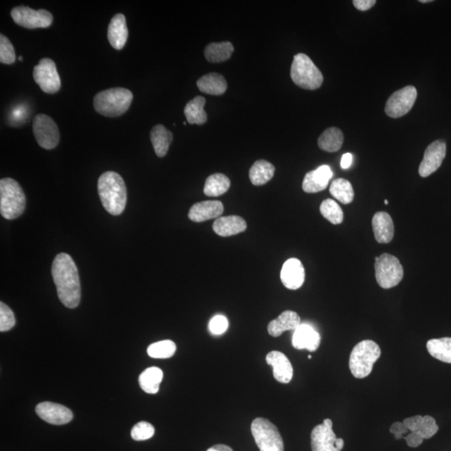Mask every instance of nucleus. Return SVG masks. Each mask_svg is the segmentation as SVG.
I'll return each mask as SVG.
<instances>
[{
  "mask_svg": "<svg viewBox=\"0 0 451 451\" xmlns=\"http://www.w3.org/2000/svg\"><path fill=\"white\" fill-rule=\"evenodd\" d=\"M52 276L61 303L66 308H77L81 302V283L77 267L69 254L61 253L54 258Z\"/></svg>",
  "mask_w": 451,
  "mask_h": 451,
  "instance_id": "1",
  "label": "nucleus"
},
{
  "mask_svg": "<svg viewBox=\"0 0 451 451\" xmlns=\"http://www.w3.org/2000/svg\"><path fill=\"white\" fill-rule=\"evenodd\" d=\"M98 193L103 207L111 215L118 216L125 210L127 200V187L120 175L106 171L98 181Z\"/></svg>",
  "mask_w": 451,
  "mask_h": 451,
  "instance_id": "2",
  "label": "nucleus"
},
{
  "mask_svg": "<svg viewBox=\"0 0 451 451\" xmlns=\"http://www.w3.org/2000/svg\"><path fill=\"white\" fill-rule=\"evenodd\" d=\"M133 100L131 90L111 88L96 94L94 107L96 112L106 117H118L128 111Z\"/></svg>",
  "mask_w": 451,
  "mask_h": 451,
  "instance_id": "3",
  "label": "nucleus"
},
{
  "mask_svg": "<svg viewBox=\"0 0 451 451\" xmlns=\"http://www.w3.org/2000/svg\"><path fill=\"white\" fill-rule=\"evenodd\" d=\"M26 198L22 187L12 178L0 181V212L3 219L13 220L23 214Z\"/></svg>",
  "mask_w": 451,
  "mask_h": 451,
  "instance_id": "4",
  "label": "nucleus"
},
{
  "mask_svg": "<svg viewBox=\"0 0 451 451\" xmlns=\"http://www.w3.org/2000/svg\"><path fill=\"white\" fill-rule=\"evenodd\" d=\"M380 356L381 349L373 340L358 342L354 347L349 357V370L354 377L363 379L369 376Z\"/></svg>",
  "mask_w": 451,
  "mask_h": 451,
  "instance_id": "5",
  "label": "nucleus"
},
{
  "mask_svg": "<svg viewBox=\"0 0 451 451\" xmlns=\"http://www.w3.org/2000/svg\"><path fill=\"white\" fill-rule=\"evenodd\" d=\"M291 78L296 86L305 90H316L324 82L323 74L306 54H298L291 66Z\"/></svg>",
  "mask_w": 451,
  "mask_h": 451,
  "instance_id": "6",
  "label": "nucleus"
},
{
  "mask_svg": "<svg viewBox=\"0 0 451 451\" xmlns=\"http://www.w3.org/2000/svg\"><path fill=\"white\" fill-rule=\"evenodd\" d=\"M251 432L260 451H284L281 434L269 420L257 418L251 425Z\"/></svg>",
  "mask_w": 451,
  "mask_h": 451,
  "instance_id": "7",
  "label": "nucleus"
},
{
  "mask_svg": "<svg viewBox=\"0 0 451 451\" xmlns=\"http://www.w3.org/2000/svg\"><path fill=\"white\" fill-rule=\"evenodd\" d=\"M375 277L380 287L388 290L402 281L404 269L399 259L393 255L383 253L374 263Z\"/></svg>",
  "mask_w": 451,
  "mask_h": 451,
  "instance_id": "8",
  "label": "nucleus"
},
{
  "mask_svg": "<svg viewBox=\"0 0 451 451\" xmlns=\"http://www.w3.org/2000/svg\"><path fill=\"white\" fill-rule=\"evenodd\" d=\"M33 132L37 143L42 148L52 150L56 148L60 141V132L52 117L37 115L33 121Z\"/></svg>",
  "mask_w": 451,
  "mask_h": 451,
  "instance_id": "9",
  "label": "nucleus"
},
{
  "mask_svg": "<svg viewBox=\"0 0 451 451\" xmlns=\"http://www.w3.org/2000/svg\"><path fill=\"white\" fill-rule=\"evenodd\" d=\"M33 77L40 89L48 94H54L60 90L61 81L56 63L49 58H44L33 70Z\"/></svg>",
  "mask_w": 451,
  "mask_h": 451,
  "instance_id": "10",
  "label": "nucleus"
},
{
  "mask_svg": "<svg viewBox=\"0 0 451 451\" xmlns=\"http://www.w3.org/2000/svg\"><path fill=\"white\" fill-rule=\"evenodd\" d=\"M11 17L17 24L26 29L47 28L53 22L52 13L46 10H33L27 6L13 8Z\"/></svg>",
  "mask_w": 451,
  "mask_h": 451,
  "instance_id": "11",
  "label": "nucleus"
},
{
  "mask_svg": "<svg viewBox=\"0 0 451 451\" xmlns=\"http://www.w3.org/2000/svg\"><path fill=\"white\" fill-rule=\"evenodd\" d=\"M416 98V88L413 86H405L390 95L384 111L391 118H399L411 111Z\"/></svg>",
  "mask_w": 451,
  "mask_h": 451,
  "instance_id": "12",
  "label": "nucleus"
},
{
  "mask_svg": "<svg viewBox=\"0 0 451 451\" xmlns=\"http://www.w3.org/2000/svg\"><path fill=\"white\" fill-rule=\"evenodd\" d=\"M446 156V144L445 141L437 140L432 142L426 148L423 161L419 167L421 177H427L440 168Z\"/></svg>",
  "mask_w": 451,
  "mask_h": 451,
  "instance_id": "13",
  "label": "nucleus"
},
{
  "mask_svg": "<svg viewBox=\"0 0 451 451\" xmlns=\"http://www.w3.org/2000/svg\"><path fill=\"white\" fill-rule=\"evenodd\" d=\"M333 430V422L330 419L324 420L323 424L315 426L311 433L312 451H341L335 446L337 440Z\"/></svg>",
  "mask_w": 451,
  "mask_h": 451,
  "instance_id": "14",
  "label": "nucleus"
},
{
  "mask_svg": "<svg viewBox=\"0 0 451 451\" xmlns=\"http://www.w3.org/2000/svg\"><path fill=\"white\" fill-rule=\"evenodd\" d=\"M35 411L40 419L52 425L68 424L73 419V413L70 409L56 403H40L37 405Z\"/></svg>",
  "mask_w": 451,
  "mask_h": 451,
  "instance_id": "15",
  "label": "nucleus"
},
{
  "mask_svg": "<svg viewBox=\"0 0 451 451\" xmlns=\"http://www.w3.org/2000/svg\"><path fill=\"white\" fill-rule=\"evenodd\" d=\"M281 281L288 290H296L303 286L305 280V270L303 263L299 259L290 258L284 262L281 271Z\"/></svg>",
  "mask_w": 451,
  "mask_h": 451,
  "instance_id": "16",
  "label": "nucleus"
},
{
  "mask_svg": "<svg viewBox=\"0 0 451 451\" xmlns=\"http://www.w3.org/2000/svg\"><path fill=\"white\" fill-rule=\"evenodd\" d=\"M267 365L273 367L274 376L278 382L288 383L294 376L292 363L285 354L278 351H271L266 357Z\"/></svg>",
  "mask_w": 451,
  "mask_h": 451,
  "instance_id": "17",
  "label": "nucleus"
},
{
  "mask_svg": "<svg viewBox=\"0 0 451 451\" xmlns=\"http://www.w3.org/2000/svg\"><path fill=\"white\" fill-rule=\"evenodd\" d=\"M333 177L331 168L327 165L321 166L319 168L309 171L305 175L303 182V190L307 193H317L327 188L330 179Z\"/></svg>",
  "mask_w": 451,
  "mask_h": 451,
  "instance_id": "18",
  "label": "nucleus"
},
{
  "mask_svg": "<svg viewBox=\"0 0 451 451\" xmlns=\"http://www.w3.org/2000/svg\"><path fill=\"white\" fill-rule=\"evenodd\" d=\"M292 342L296 349H307L309 352H315L319 349L321 337L310 325L304 324L294 330Z\"/></svg>",
  "mask_w": 451,
  "mask_h": 451,
  "instance_id": "19",
  "label": "nucleus"
},
{
  "mask_svg": "<svg viewBox=\"0 0 451 451\" xmlns=\"http://www.w3.org/2000/svg\"><path fill=\"white\" fill-rule=\"evenodd\" d=\"M224 211L223 203L220 200H205L196 203L190 209L188 217L195 223L217 219Z\"/></svg>",
  "mask_w": 451,
  "mask_h": 451,
  "instance_id": "20",
  "label": "nucleus"
},
{
  "mask_svg": "<svg viewBox=\"0 0 451 451\" xmlns=\"http://www.w3.org/2000/svg\"><path fill=\"white\" fill-rule=\"evenodd\" d=\"M372 227L379 244H390L395 235V226L388 213L378 212L372 219Z\"/></svg>",
  "mask_w": 451,
  "mask_h": 451,
  "instance_id": "21",
  "label": "nucleus"
},
{
  "mask_svg": "<svg viewBox=\"0 0 451 451\" xmlns=\"http://www.w3.org/2000/svg\"><path fill=\"white\" fill-rule=\"evenodd\" d=\"M128 28L127 20L122 14H117L113 17L108 27V40L116 49L124 47L128 39Z\"/></svg>",
  "mask_w": 451,
  "mask_h": 451,
  "instance_id": "22",
  "label": "nucleus"
},
{
  "mask_svg": "<svg viewBox=\"0 0 451 451\" xmlns=\"http://www.w3.org/2000/svg\"><path fill=\"white\" fill-rule=\"evenodd\" d=\"M212 228L217 235L227 237L245 232L246 223L241 216H221L214 221Z\"/></svg>",
  "mask_w": 451,
  "mask_h": 451,
  "instance_id": "23",
  "label": "nucleus"
},
{
  "mask_svg": "<svg viewBox=\"0 0 451 451\" xmlns=\"http://www.w3.org/2000/svg\"><path fill=\"white\" fill-rule=\"evenodd\" d=\"M301 325V319L298 313L294 311H284L277 319L271 320L267 326V331L271 336L279 337L288 330H296Z\"/></svg>",
  "mask_w": 451,
  "mask_h": 451,
  "instance_id": "24",
  "label": "nucleus"
},
{
  "mask_svg": "<svg viewBox=\"0 0 451 451\" xmlns=\"http://www.w3.org/2000/svg\"><path fill=\"white\" fill-rule=\"evenodd\" d=\"M196 86L203 93L212 95H223L228 88V84L223 75L219 73L203 75L196 82Z\"/></svg>",
  "mask_w": 451,
  "mask_h": 451,
  "instance_id": "25",
  "label": "nucleus"
},
{
  "mask_svg": "<svg viewBox=\"0 0 451 451\" xmlns=\"http://www.w3.org/2000/svg\"><path fill=\"white\" fill-rule=\"evenodd\" d=\"M173 139V133L163 125H155L150 131V141H152L155 152L159 157H164L168 152Z\"/></svg>",
  "mask_w": 451,
  "mask_h": 451,
  "instance_id": "26",
  "label": "nucleus"
},
{
  "mask_svg": "<svg viewBox=\"0 0 451 451\" xmlns=\"http://www.w3.org/2000/svg\"><path fill=\"white\" fill-rule=\"evenodd\" d=\"M205 104H206V99L203 96H196L186 104L184 114L188 123L200 125L207 122V115L204 110Z\"/></svg>",
  "mask_w": 451,
  "mask_h": 451,
  "instance_id": "27",
  "label": "nucleus"
},
{
  "mask_svg": "<svg viewBox=\"0 0 451 451\" xmlns=\"http://www.w3.org/2000/svg\"><path fill=\"white\" fill-rule=\"evenodd\" d=\"M275 167L265 160H258L249 171V178L254 186L265 185L274 177Z\"/></svg>",
  "mask_w": 451,
  "mask_h": 451,
  "instance_id": "28",
  "label": "nucleus"
},
{
  "mask_svg": "<svg viewBox=\"0 0 451 451\" xmlns=\"http://www.w3.org/2000/svg\"><path fill=\"white\" fill-rule=\"evenodd\" d=\"M344 143V134L340 129L330 127L322 133L317 144L321 150L327 152H336Z\"/></svg>",
  "mask_w": 451,
  "mask_h": 451,
  "instance_id": "29",
  "label": "nucleus"
},
{
  "mask_svg": "<svg viewBox=\"0 0 451 451\" xmlns=\"http://www.w3.org/2000/svg\"><path fill=\"white\" fill-rule=\"evenodd\" d=\"M163 379V372L157 367H150L142 372L139 377V384L142 390L148 394H157L160 388Z\"/></svg>",
  "mask_w": 451,
  "mask_h": 451,
  "instance_id": "30",
  "label": "nucleus"
},
{
  "mask_svg": "<svg viewBox=\"0 0 451 451\" xmlns=\"http://www.w3.org/2000/svg\"><path fill=\"white\" fill-rule=\"evenodd\" d=\"M426 348L434 358L451 363V338H433L427 342Z\"/></svg>",
  "mask_w": 451,
  "mask_h": 451,
  "instance_id": "31",
  "label": "nucleus"
},
{
  "mask_svg": "<svg viewBox=\"0 0 451 451\" xmlns=\"http://www.w3.org/2000/svg\"><path fill=\"white\" fill-rule=\"evenodd\" d=\"M233 52V45L225 41L209 44L204 50V54L208 62L220 63L229 60Z\"/></svg>",
  "mask_w": 451,
  "mask_h": 451,
  "instance_id": "32",
  "label": "nucleus"
},
{
  "mask_svg": "<svg viewBox=\"0 0 451 451\" xmlns=\"http://www.w3.org/2000/svg\"><path fill=\"white\" fill-rule=\"evenodd\" d=\"M231 186V182L227 175L221 173H216L208 177L204 186V193L207 196L216 198L223 195Z\"/></svg>",
  "mask_w": 451,
  "mask_h": 451,
  "instance_id": "33",
  "label": "nucleus"
},
{
  "mask_svg": "<svg viewBox=\"0 0 451 451\" xmlns=\"http://www.w3.org/2000/svg\"><path fill=\"white\" fill-rule=\"evenodd\" d=\"M329 191L334 198L342 204H349L353 202L354 191L348 180L344 178L334 180L330 185Z\"/></svg>",
  "mask_w": 451,
  "mask_h": 451,
  "instance_id": "34",
  "label": "nucleus"
},
{
  "mask_svg": "<svg viewBox=\"0 0 451 451\" xmlns=\"http://www.w3.org/2000/svg\"><path fill=\"white\" fill-rule=\"evenodd\" d=\"M322 216L333 225H338L344 221V212L335 200L326 199L320 205Z\"/></svg>",
  "mask_w": 451,
  "mask_h": 451,
  "instance_id": "35",
  "label": "nucleus"
},
{
  "mask_svg": "<svg viewBox=\"0 0 451 451\" xmlns=\"http://www.w3.org/2000/svg\"><path fill=\"white\" fill-rule=\"evenodd\" d=\"M177 350L175 342L171 340H162L154 342L148 349V354L153 358H168L173 357Z\"/></svg>",
  "mask_w": 451,
  "mask_h": 451,
  "instance_id": "36",
  "label": "nucleus"
},
{
  "mask_svg": "<svg viewBox=\"0 0 451 451\" xmlns=\"http://www.w3.org/2000/svg\"><path fill=\"white\" fill-rule=\"evenodd\" d=\"M16 60L14 46L6 35H0V62L11 65Z\"/></svg>",
  "mask_w": 451,
  "mask_h": 451,
  "instance_id": "37",
  "label": "nucleus"
},
{
  "mask_svg": "<svg viewBox=\"0 0 451 451\" xmlns=\"http://www.w3.org/2000/svg\"><path fill=\"white\" fill-rule=\"evenodd\" d=\"M155 434V428L148 422L141 421L132 429V437L134 441H142L149 440Z\"/></svg>",
  "mask_w": 451,
  "mask_h": 451,
  "instance_id": "38",
  "label": "nucleus"
},
{
  "mask_svg": "<svg viewBox=\"0 0 451 451\" xmlns=\"http://www.w3.org/2000/svg\"><path fill=\"white\" fill-rule=\"evenodd\" d=\"M15 323L14 312L6 303H0V331H8L15 327Z\"/></svg>",
  "mask_w": 451,
  "mask_h": 451,
  "instance_id": "39",
  "label": "nucleus"
},
{
  "mask_svg": "<svg viewBox=\"0 0 451 451\" xmlns=\"http://www.w3.org/2000/svg\"><path fill=\"white\" fill-rule=\"evenodd\" d=\"M438 426L436 420L432 416H423V420H422L420 428L416 432L425 440V438L433 437L438 432Z\"/></svg>",
  "mask_w": 451,
  "mask_h": 451,
  "instance_id": "40",
  "label": "nucleus"
},
{
  "mask_svg": "<svg viewBox=\"0 0 451 451\" xmlns=\"http://www.w3.org/2000/svg\"><path fill=\"white\" fill-rule=\"evenodd\" d=\"M228 321L224 316L217 315L211 320L209 329L213 334H221L227 331Z\"/></svg>",
  "mask_w": 451,
  "mask_h": 451,
  "instance_id": "41",
  "label": "nucleus"
},
{
  "mask_svg": "<svg viewBox=\"0 0 451 451\" xmlns=\"http://www.w3.org/2000/svg\"><path fill=\"white\" fill-rule=\"evenodd\" d=\"M390 432L394 434L396 440H400V438H404V434H409V430L403 422H395L390 426Z\"/></svg>",
  "mask_w": 451,
  "mask_h": 451,
  "instance_id": "42",
  "label": "nucleus"
},
{
  "mask_svg": "<svg viewBox=\"0 0 451 451\" xmlns=\"http://www.w3.org/2000/svg\"><path fill=\"white\" fill-rule=\"evenodd\" d=\"M423 420V416H416L407 418L403 421V423L408 428L411 432H416L419 429L420 426Z\"/></svg>",
  "mask_w": 451,
  "mask_h": 451,
  "instance_id": "43",
  "label": "nucleus"
},
{
  "mask_svg": "<svg viewBox=\"0 0 451 451\" xmlns=\"http://www.w3.org/2000/svg\"><path fill=\"white\" fill-rule=\"evenodd\" d=\"M404 440L409 447L416 448V447L420 446L423 443L424 438L420 436L417 432H411L407 434V436L404 437Z\"/></svg>",
  "mask_w": 451,
  "mask_h": 451,
  "instance_id": "44",
  "label": "nucleus"
},
{
  "mask_svg": "<svg viewBox=\"0 0 451 451\" xmlns=\"http://www.w3.org/2000/svg\"><path fill=\"white\" fill-rule=\"evenodd\" d=\"M354 6L361 11L369 10L376 3L375 0H354Z\"/></svg>",
  "mask_w": 451,
  "mask_h": 451,
  "instance_id": "45",
  "label": "nucleus"
},
{
  "mask_svg": "<svg viewBox=\"0 0 451 451\" xmlns=\"http://www.w3.org/2000/svg\"><path fill=\"white\" fill-rule=\"evenodd\" d=\"M353 155L351 153H345L342 155L340 166L342 169H348L352 165Z\"/></svg>",
  "mask_w": 451,
  "mask_h": 451,
  "instance_id": "46",
  "label": "nucleus"
},
{
  "mask_svg": "<svg viewBox=\"0 0 451 451\" xmlns=\"http://www.w3.org/2000/svg\"><path fill=\"white\" fill-rule=\"evenodd\" d=\"M207 451H233L229 446L225 445H216L209 448Z\"/></svg>",
  "mask_w": 451,
  "mask_h": 451,
  "instance_id": "47",
  "label": "nucleus"
},
{
  "mask_svg": "<svg viewBox=\"0 0 451 451\" xmlns=\"http://www.w3.org/2000/svg\"><path fill=\"white\" fill-rule=\"evenodd\" d=\"M345 441L342 438H337L335 442V446L338 450H342L344 448Z\"/></svg>",
  "mask_w": 451,
  "mask_h": 451,
  "instance_id": "48",
  "label": "nucleus"
},
{
  "mask_svg": "<svg viewBox=\"0 0 451 451\" xmlns=\"http://www.w3.org/2000/svg\"><path fill=\"white\" fill-rule=\"evenodd\" d=\"M420 3H429L432 2V0H420Z\"/></svg>",
  "mask_w": 451,
  "mask_h": 451,
  "instance_id": "49",
  "label": "nucleus"
},
{
  "mask_svg": "<svg viewBox=\"0 0 451 451\" xmlns=\"http://www.w3.org/2000/svg\"><path fill=\"white\" fill-rule=\"evenodd\" d=\"M384 203H386V205H388V200H384Z\"/></svg>",
  "mask_w": 451,
  "mask_h": 451,
  "instance_id": "50",
  "label": "nucleus"
},
{
  "mask_svg": "<svg viewBox=\"0 0 451 451\" xmlns=\"http://www.w3.org/2000/svg\"><path fill=\"white\" fill-rule=\"evenodd\" d=\"M19 61H23V58H22V56H19Z\"/></svg>",
  "mask_w": 451,
  "mask_h": 451,
  "instance_id": "51",
  "label": "nucleus"
},
{
  "mask_svg": "<svg viewBox=\"0 0 451 451\" xmlns=\"http://www.w3.org/2000/svg\"><path fill=\"white\" fill-rule=\"evenodd\" d=\"M308 358H312L311 355H308Z\"/></svg>",
  "mask_w": 451,
  "mask_h": 451,
  "instance_id": "52",
  "label": "nucleus"
}]
</instances>
